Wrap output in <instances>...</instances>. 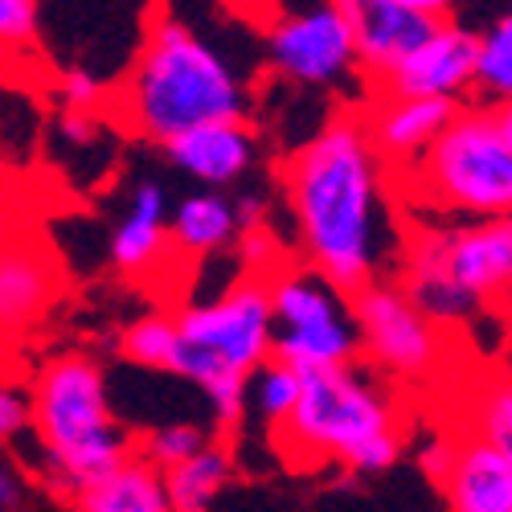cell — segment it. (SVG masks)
Wrapping results in <instances>:
<instances>
[{
    "label": "cell",
    "mask_w": 512,
    "mask_h": 512,
    "mask_svg": "<svg viewBox=\"0 0 512 512\" xmlns=\"http://www.w3.org/2000/svg\"><path fill=\"white\" fill-rule=\"evenodd\" d=\"M177 320V353L168 373L209 390L222 377H250L271 361L267 279H238L213 304H189Z\"/></svg>",
    "instance_id": "6"
},
{
    "label": "cell",
    "mask_w": 512,
    "mask_h": 512,
    "mask_svg": "<svg viewBox=\"0 0 512 512\" xmlns=\"http://www.w3.org/2000/svg\"><path fill=\"white\" fill-rule=\"evenodd\" d=\"M168 250V205H164V189L144 181L132 193L123 222L111 234V263L123 275H144L148 267L160 263V254Z\"/></svg>",
    "instance_id": "17"
},
{
    "label": "cell",
    "mask_w": 512,
    "mask_h": 512,
    "mask_svg": "<svg viewBox=\"0 0 512 512\" xmlns=\"http://www.w3.org/2000/svg\"><path fill=\"white\" fill-rule=\"evenodd\" d=\"M459 103L447 99H398V95H369L357 111L365 140L386 164V173L410 168L426 148L439 140V132L455 119Z\"/></svg>",
    "instance_id": "13"
},
{
    "label": "cell",
    "mask_w": 512,
    "mask_h": 512,
    "mask_svg": "<svg viewBox=\"0 0 512 512\" xmlns=\"http://www.w3.org/2000/svg\"><path fill=\"white\" fill-rule=\"evenodd\" d=\"M58 103H62V111H74V115H99V107L107 103V91L95 74L70 70L58 82Z\"/></svg>",
    "instance_id": "27"
},
{
    "label": "cell",
    "mask_w": 512,
    "mask_h": 512,
    "mask_svg": "<svg viewBox=\"0 0 512 512\" xmlns=\"http://www.w3.org/2000/svg\"><path fill=\"white\" fill-rule=\"evenodd\" d=\"M99 136H103L99 115H74V111H62L58 115V140L66 148H95Z\"/></svg>",
    "instance_id": "29"
},
{
    "label": "cell",
    "mask_w": 512,
    "mask_h": 512,
    "mask_svg": "<svg viewBox=\"0 0 512 512\" xmlns=\"http://www.w3.org/2000/svg\"><path fill=\"white\" fill-rule=\"evenodd\" d=\"M410 201L451 222L508 218L512 209V111L463 103L410 168H402Z\"/></svg>",
    "instance_id": "4"
},
{
    "label": "cell",
    "mask_w": 512,
    "mask_h": 512,
    "mask_svg": "<svg viewBox=\"0 0 512 512\" xmlns=\"http://www.w3.org/2000/svg\"><path fill=\"white\" fill-rule=\"evenodd\" d=\"M168 160H173L185 177L201 185H234L250 173L254 156H259V140H254L250 123H201L193 132H181L168 140Z\"/></svg>",
    "instance_id": "15"
},
{
    "label": "cell",
    "mask_w": 512,
    "mask_h": 512,
    "mask_svg": "<svg viewBox=\"0 0 512 512\" xmlns=\"http://www.w3.org/2000/svg\"><path fill=\"white\" fill-rule=\"evenodd\" d=\"M472 439H484L492 447H504L512 451V390L508 381H496L480 394V406H476V435Z\"/></svg>",
    "instance_id": "26"
},
{
    "label": "cell",
    "mask_w": 512,
    "mask_h": 512,
    "mask_svg": "<svg viewBox=\"0 0 512 512\" xmlns=\"http://www.w3.org/2000/svg\"><path fill=\"white\" fill-rule=\"evenodd\" d=\"M107 103L127 132L156 144L201 123H246L250 115V95L234 66L173 13L152 17L136 66Z\"/></svg>",
    "instance_id": "2"
},
{
    "label": "cell",
    "mask_w": 512,
    "mask_h": 512,
    "mask_svg": "<svg viewBox=\"0 0 512 512\" xmlns=\"http://www.w3.org/2000/svg\"><path fill=\"white\" fill-rule=\"evenodd\" d=\"M234 472V455L218 443L201 447L193 459H185L173 472H164V496L173 512H209L222 496L226 480Z\"/></svg>",
    "instance_id": "20"
},
{
    "label": "cell",
    "mask_w": 512,
    "mask_h": 512,
    "mask_svg": "<svg viewBox=\"0 0 512 512\" xmlns=\"http://www.w3.org/2000/svg\"><path fill=\"white\" fill-rule=\"evenodd\" d=\"M37 0H0V62L37 58Z\"/></svg>",
    "instance_id": "25"
},
{
    "label": "cell",
    "mask_w": 512,
    "mask_h": 512,
    "mask_svg": "<svg viewBox=\"0 0 512 512\" xmlns=\"http://www.w3.org/2000/svg\"><path fill=\"white\" fill-rule=\"evenodd\" d=\"M472 91L488 107H508V99H512V17L508 13H500L484 33H476Z\"/></svg>",
    "instance_id": "21"
},
{
    "label": "cell",
    "mask_w": 512,
    "mask_h": 512,
    "mask_svg": "<svg viewBox=\"0 0 512 512\" xmlns=\"http://www.w3.org/2000/svg\"><path fill=\"white\" fill-rule=\"evenodd\" d=\"M443 488L451 512H512V451L484 439L455 443V463Z\"/></svg>",
    "instance_id": "16"
},
{
    "label": "cell",
    "mask_w": 512,
    "mask_h": 512,
    "mask_svg": "<svg viewBox=\"0 0 512 512\" xmlns=\"http://www.w3.org/2000/svg\"><path fill=\"white\" fill-rule=\"evenodd\" d=\"M238 222H234V205L222 193H193L185 197L173 218H168V246L189 254V259H205L234 246Z\"/></svg>",
    "instance_id": "19"
},
{
    "label": "cell",
    "mask_w": 512,
    "mask_h": 512,
    "mask_svg": "<svg viewBox=\"0 0 512 512\" xmlns=\"http://www.w3.org/2000/svg\"><path fill=\"white\" fill-rule=\"evenodd\" d=\"M476 78V33L459 21H439V29L406 54L369 95H398V99H447L463 107Z\"/></svg>",
    "instance_id": "11"
},
{
    "label": "cell",
    "mask_w": 512,
    "mask_h": 512,
    "mask_svg": "<svg viewBox=\"0 0 512 512\" xmlns=\"http://www.w3.org/2000/svg\"><path fill=\"white\" fill-rule=\"evenodd\" d=\"M267 300H271V361L308 377L353 365V357L361 353L349 300L316 271L279 267L275 275H267Z\"/></svg>",
    "instance_id": "7"
},
{
    "label": "cell",
    "mask_w": 512,
    "mask_h": 512,
    "mask_svg": "<svg viewBox=\"0 0 512 512\" xmlns=\"http://www.w3.org/2000/svg\"><path fill=\"white\" fill-rule=\"evenodd\" d=\"M17 230V189H13V177L0 168V242Z\"/></svg>",
    "instance_id": "32"
},
{
    "label": "cell",
    "mask_w": 512,
    "mask_h": 512,
    "mask_svg": "<svg viewBox=\"0 0 512 512\" xmlns=\"http://www.w3.org/2000/svg\"><path fill=\"white\" fill-rule=\"evenodd\" d=\"M17 500H21L17 476L9 472V463H5V455H0V508H17Z\"/></svg>",
    "instance_id": "34"
},
{
    "label": "cell",
    "mask_w": 512,
    "mask_h": 512,
    "mask_svg": "<svg viewBox=\"0 0 512 512\" xmlns=\"http://www.w3.org/2000/svg\"><path fill=\"white\" fill-rule=\"evenodd\" d=\"M386 5L406 9V13H418V17H431V21H451L455 0H386Z\"/></svg>",
    "instance_id": "33"
},
{
    "label": "cell",
    "mask_w": 512,
    "mask_h": 512,
    "mask_svg": "<svg viewBox=\"0 0 512 512\" xmlns=\"http://www.w3.org/2000/svg\"><path fill=\"white\" fill-rule=\"evenodd\" d=\"M29 431V394L0 377V439H21Z\"/></svg>",
    "instance_id": "28"
},
{
    "label": "cell",
    "mask_w": 512,
    "mask_h": 512,
    "mask_svg": "<svg viewBox=\"0 0 512 512\" xmlns=\"http://www.w3.org/2000/svg\"><path fill=\"white\" fill-rule=\"evenodd\" d=\"M201 447H209V435L205 426L197 422H164L156 426V431H148L144 439H136V459H144L148 467H156V472H173V467H181L185 459H193Z\"/></svg>",
    "instance_id": "23"
},
{
    "label": "cell",
    "mask_w": 512,
    "mask_h": 512,
    "mask_svg": "<svg viewBox=\"0 0 512 512\" xmlns=\"http://www.w3.org/2000/svg\"><path fill=\"white\" fill-rule=\"evenodd\" d=\"M386 164L365 140L357 111L332 115L320 132L283 164V193L295 222L304 267L357 295L381 279V259L394 250V205Z\"/></svg>",
    "instance_id": "1"
},
{
    "label": "cell",
    "mask_w": 512,
    "mask_h": 512,
    "mask_svg": "<svg viewBox=\"0 0 512 512\" xmlns=\"http://www.w3.org/2000/svg\"><path fill=\"white\" fill-rule=\"evenodd\" d=\"M267 54H271V66L283 78L300 82V87L340 91L345 82H357L361 74L353 33L332 0L283 9L267 25Z\"/></svg>",
    "instance_id": "9"
},
{
    "label": "cell",
    "mask_w": 512,
    "mask_h": 512,
    "mask_svg": "<svg viewBox=\"0 0 512 512\" xmlns=\"http://www.w3.org/2000/svg\"><path fill=\"white\" fill-rule=\"evenodd\" d=\"M332 5L340 9V17H345V25L353 33L357 66L369 78V91L439 29V21L394 9L386 0H332Z\"/></svg>",
    "instance_id": "14"
},
{
    "label": "cell",
    "mask_w": 512,
    "mask_h": 512,
    "mask_svg": "<svg viewBox=\"0 0 512 512\" xmlns=\"http://www.w3.org/2000/svg\"><path fill=\"white\" fill-rule=\"evenodd\" d=\"M300 390H304V377L279 361H267L246 377V402H254V410L271 426H283L291 418L295 402H300Z\"/></svg>",
    "instance_id": "22"
},
{
    "label": "cell",
    "mask_w": 512,
    "mask_h": 512,
    "mask_svg": "<svg viewBox=\"0 0 512 512\" xmlns=\"http://www.w3.org/2000/svg\"><path fill=\"white\" fill-rule=\"evenodd\" d=\"M62 295L58 254L33 238V230H13L0 242V336L29 332Z\"/></svg>",
    "instance_id": "12"
},
{
    "label": "cell",
    "mask_w": 512,
    "mask_h": 512,
    "mask_svg": "<svg viewBox=\"0 0 512 512\" xmlns=\"http://www.w3.org/2000/svg\"><path fill=\"white\" fill-rule=\"evenodd\" d=\"M119 349L132 365H144V369H164L173 365V353H177V320L173 316H144L136 320L132 328H123L119 336Z\"/></svg>",
    "instance_id": "24"
},
{
    "label": "cell",
    "mask_w": 512,
    "mask_h": 512,
    "mask_svg": "<svg viewBox=\"0 0 512 512\" xmlns=\"http://www.w3.org/2000/svg\"><path fill=\"white\" fill-rule=\"evenodd\" d=\"M74 512H173L164 496V476L144 459H127L103 480L78 488L70 496Z\"/></svg>",
    "instance_id": "18"
},
{
    "label": "cell",
    "mask_w": 512,
    "mask_h": 512,
    "mask_svg": "<svg viewBox=\"0 0 512 512\" xmlns=\"http://www.w3.org/2000/svg\"><path fill=\"white\" fill-rule=\"evenodd\" d=\"M279 435L287 459H340L353 472H386L402 455L398 398L357 365L308 373Z\"/></svg>",
    "instance_id": "5"
},
{
    "label": "cell",
    "mask_w": 512,
    "mask_h": 512,
    "mask_svg": "<svg viewBox=\"0 0 512 512\" xmlns=\"http://www.w3.org/2000/svg\"><path fill=\"white\" fill-rule=\"evenodd\" d=\"M234 205V222H238V234L246 230H263L267 226V197L263 193H242Z\"/></svg>",
    "instance_id": "30"
},
{
    "label": "cell",
    "mask_w": 512,
    "mask_h": 512,
    "mask_svg": "<svg viewBox=\"0 0 512 512\" xmlns=\"http://www.w3.org/2000/svg\"><path fill=\"white\" fill-rule=\"evenodd\" d=\"M439 254L443 275L472 295L480 308L504 300L512 279V222L484 218V222H426Z\"/></svg>",
    "instance_id": "10"
},
{
    "label": "cell",
    "mask_w": 512,
    "mask_h": 512,
    "mask_svg": "<svg viewBox=\"0 0 512 512\" xmlns=\"http://www.w3.org/2000/svg\"><path fill=\"white\" fill-rule=\"evenodd\" d=\"M29 426L46 451L50 484L66 496L136 455V435L115 418L99 361L82 353L41 365L29 390Z\"/></svg>",
    "instance_id": "3"
},
{
    "label": "cell",
    "mask_w": 512,
    "mask_h": 512,
    "mask_svg": "<svg viewBox=\"0 0 512 512\" xmlns=\"http://www.w3.org/2000/svg\"><path fill=\"white\" fill-rule=\"evenodd\" d=\"M451 463H455V443H451V439L426 443V451H422V472L431 476L435 484H443V480L451 476Z\"/></svg>",
    "instance_id": "31"
},
{
    "label": "cell",
    "mask_w": 512,
    "mask_h": 512,
    "mask_svg": "<svg viewBox=\"0 0 512 512\" xmlns=\"http://www.w3.org/2000/svg\"><path fill=\"white\" fill-rule=\"evenodd\" d=\"M361 353L390 377H431L443 361V328L426 320L394 279H377L349 295Z\"/></svg>",
    "instance_id": "8"
}]
</instances>
